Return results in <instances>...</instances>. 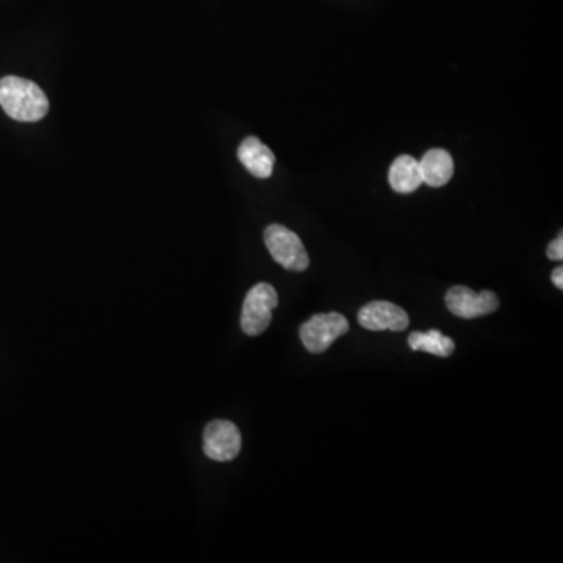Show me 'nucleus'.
Listing matches in <instances>:
<instances>
[{
	"instance_id": "12",
	"label": "nucleus",
	"mask_w": 563,
	"mask_h": 563,
	"mask_svg": "<svg viewBox=\"0 0 563 563\" xmlns=\"http://www.w3.org/2000/svg\"><path fill=\"white\" fill-rule=\"evenodd\" d=\"M549 260H562L563 259V235L560 234L553 243L549 244L548 248Z\"/></svg>"
},
{
	"instance_id": "6",
	"label": "nucleus",
	"mask_w": 563,
	"mask_h": 563,
	"mask_svg": "<svg viewBox=\"0 0 563 563\" xmlns=\"http://www.w3.org/2000/svg\"><path fill=\"white\" fill-rule=\"evenodd\" d=\"M241 451V434L234 423L216 420L204 431V452L208 459L216 462L234 460Z\"/></svg>"
},
{
	"instance_id": "3",
	"label": "nucleus",
	"mask_w": 563,
	"mask_h": 563,
	"mask_svg": "<svg viewBox=\"0 0 563 563\" xmlns=\"http://www.w3.org/2000/svg\"><path fill=\"white\" fill-rule=\"evenodd\" d=\"M265 244L269 254L273 255V259L282 268L296 273L309 268V254L305 251L301 238L287 227L280 224L266 227Z\"/></svg>"
},
{
	"instance_id": "9",
	"label": "nucleus",
	"mask_w": 563,
	"mask_h": 563,
	"mask_svg": "<svg viewBox=\"0 0 563 563\" xmlns=\"http://www.w3.org/2000/svg\"><path fill=\"white\" fill-rule=\"evenodd\" d=\"M388 182L396 193L410 194L423 185L420 162L412 155H399L388 173Z\"/></svg>"
},
{
	"instance_id": "13",
	"label": "nucleus",
	"mask_w": 563,
	"mask_h": 563,
	"mask_svg": "<svg viewBox=\"0 0 563 563\" xmlns=\"http://www.w3.org/2000/svg\"><path fill=\"white\" fill-rule=\"evenodd\" d=\"M553 284L556 285L559 290L563 288V268L559 266V268L554 269L553 271Z\"/></svg>"
},
{
	"instance_id": "11",
	"label": "nucleus",
	"mask_w": 563,
	"mask_h": 563,
	"mask_svg": "<svg viewBox=\"0 0 563 563\" xmlns=\"http://www.w3.org/2000/svg\"><path fill=\"white\" fill-rule=\"evenodd\" d=\"M409 346L412 351L429 352L438 357H449L456 349L454 340L445 337L440 330L413 332L409 337Z\"/></svg>"
},
{
	"instance_id": "8",
	"label": "nucleus",
	"mask_w": 563,
	"mask_h": 563,
	"mask_svg": "<svg viewBox=\"0 0 563 563\" xmlns=\"http://www.w3.org/2000/svg\"><path fill=\"white\" fill-rule=\"evenodd\" d=\"M238 160L257 179L271 177L276 163L273 151L255 137H248L240 144Z\"/></svg>"
},
{
	"instance_id": "2",
	"label": "nucleus",
	"mask_w": 563,
	"mask_h": 563,
	"mask_svg": "<svg viewBox=\"0 0 563 563\" xmlns=\"http://www.w3.org/2000/svg\"><path fill=\"white\" fill-rule=\"evenodd\" d=\"M279 304L276 288L273 285L257 284L249 290L244 299L241 312V329L249 337H257L268 329L273 320V310Z\"/></svg>"
},
{
	"instance_id": "10",
	"label": "nucleus",
	"mask_w": 563,
	"mask_h": 563,
	"mask_svg": "<svg viewBox=\"0 0 563 563\" xmlns=\"http://www.w3.org/2000/svg\"><path fill=\"white\" fill-rule=\"evenodd\" d=\"M423 183L429 187H443L454 174V160L445 149H432L426 152L420 162Z\"/></svg>"
},
{
	"instance_id": "7",
	"label": "nucleus",
	"mask_w": 563,
	"mask_h": 563,
	"mask_svg": "<svg viewBox=\"0 0 563 563\" xmlns=\"http://www.w3.org/2000/svg\"><path fill=\"white\" fill-rule=\"evenodd\" d=\"M359 324L373 332L391 330V332H404L409 327L410 320L399 305L387 301H374L362 307L357 316Z\"/></svg>"
},
{
	"instance_id": "5",
	"label": "nucleus",
	"mask_w": 563,
	"mask_h": 563,
	"mask_svg": "<svg viewBox=\"0 0 563 563\" xmlns=\"http://www.w3.org/2000/svg\"><path fill=\"white\" fill-rule=\"evenodd\" d=\"M446 307L452 315L459 316L463 320H473L479 316L495 313L499 309V299L493 291L474 293L471 288L457 285L448 291Z\"/></svg>"
},
{
	"instance_id": "4",
	"label": "nucleus",
	"mask_w": 563,
	"mask_h": 563,
	"mask_svg": "<svg viewBox=\"0 0 563 563\" xmlns=\"http://www.w3.org/2000/svg\"><path fill=\"white\" fill-rule=\"evenodd\" d=\"M348 330V320L341 313H320L302 324L299 337L307 351L312 354H321Z\"/></svg>"
},
{
	"instance_id": "1",
	"label": "nucleus",
	"mask_w": 563,
	"mask_h": 563,
	"mask_svg": "<svg viewBox=\"0 0 563 563\" xmlns=\"http://www.w3.org/2000/svg\"><path fill=\"white\" fill-rule=\"evenodd\" d=\"M0 107L11 119L36 122L49 112V99L32 80L8 76L0 79Z\"/></svg>"
}]
</instances>
